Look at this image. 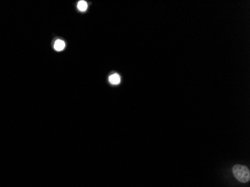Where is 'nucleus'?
Masks as SVG:
<instances>
[{
  "instance_id": "f257e3e1",
  "label": "nucleus",
  "mask_w": 250,
  "mask_h": 187,
  "mask_svg": "<svg viewBox=\"0 0 250 187\" xmlns=\"http://www.w3.org/2000/svg\"><path fill=\"white\" fill-rule=\"evenodd\" d=\"M233 174L237 181L241 183L249 182L250 179V172L245 166L236 165L233 167Z\"/></svg>"
},
{
  "instance_id": "f03ea898",
  "label": "nucleus",
  "mask_w": 250,
  "mask_h": 187,
  "mask_svg": "<svg viewBox=\"0 0 250 187\" xmlns=\"http://www.w3.org/2000/svg\"><path fill=\"white\" fill-rule=\"evenodd\" d=\"M109 81L112 85H119L121 82L120 76L117 74H112L109 77Z\"/></svg>"
},
{
  "instance_id": "7ed1b4c3",
  "label": "nucleus",
  "mask_w": 250,
  "mask_h": 187,
  "mask_svg": "<svg viewBox=\"0 0 250 187\" xmlns=\"http://www.w3.org/2000/svg\"><path fill=\"white\" fill-rule=\"evenodd\" d=\"M65 47V43L64 41L57 40L54 43V49L56 51H62Z\"/></svg>"
},
{
  "instance_id": "20e7f679",
  "label": "nucleus",
  "mask_w": 250,
  "mask_h": 187,
  "mask_svg": "<svg viewBox=\"0 0 250 187\" xmlns=\"http://www.w3.org/2000/svg\"><path fill=\"white\" fill-rule=\"evenodd\" d=\"M87 8H88V5L85 1H80L77 4V8L79 11H86Z\"/></svg>"
}]
</instances>
